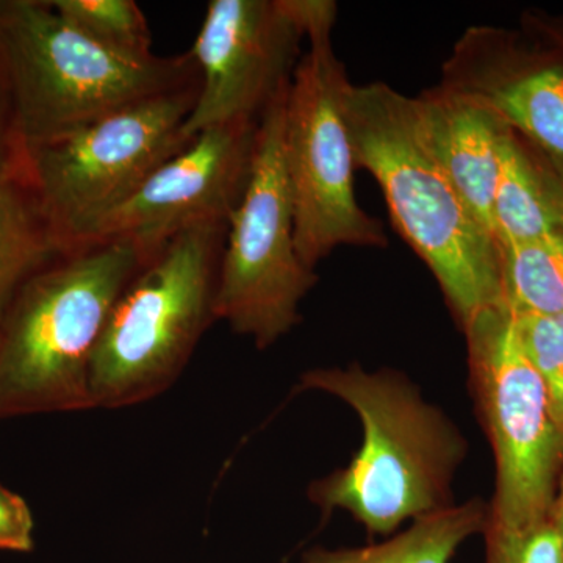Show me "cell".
<instances>
[{"mask_svg":"<svg viewBox=\"0 0 563 563\" xmlns=\"http://www.w3.org/2000/svg\"><path fill=\"white\" fill-rule=\"evenodd\" d=\"M258 121L233 122L199 133L96 222L77 251L124 240L135 244L150 262L187 229L206 222L228 224L250 179Z\"/></svg>","mask_w":563,"mask_h":563,"instance_id":"8fae6325","label":"cell"},{"mask_svg":"<svg viewBox=\"0 0 563 563\" xmlns=\"http://www.w3.org/2000/svg\"><path fill=\"white\" fill-rule=\"evenodd\" d=\"M287 95L269 103L258 121L250 179L229 218L214 292L217 320L258 350L273 346L299 324L303 298L318 282L296 247L284 154Z\"/></svg>","mask_w":563,"mask_h":563,"instance_id":"ba28073f","label":"cell"},{"mask_svg":"<svg viewBox=\"0 0 563 563\" xmlns=\"http://www.w3.org/2000/svg\"><path fill=\"white\" fill-rule=\"evenodd\" d=\"M336 21L307 35L285 102L284 154L290 180L299 257L309 268L343 246H388L384 224L366 213L354 188V147L347 128L350 77L332 46Z\"/></svg>","mask_w":563,"mask_h":563,"instance_id":"52a82bcc","label":"cell"},{"mask_svg":"<svg viewBox=\"0 0 563 563\" xmlns=\"http://www.w3.org/2000/svg\"><path fill=\"white\" fill-rule=\"evenodd\" d=\"M191 54L128 57L88 38L46 0H0L7 136L29 146L195 85Z\"/></svg>","mask_w":563,"mask_h":563,"instance_id":"3957f363","label":"cell"},{"mask_svg":"<svg viewBox=\"0 0 563 563\" xmlns=\"http://www.w3.org/2000/svg\"><path fill=\"white\" fill-rule=\"evenodd\" d=\"M515 321L526 355L542 377L551 412L563 431V313L515 314Z\"/></svg>","mask_w":563,"mask_h":563,"instance_id":"d6986e66","label":"cell"},{"mask_svg":"<svg viewBox=\"0 0 563 563\" xmlns=\"http://www.w3.org/2000/svg\"><path fill=\"white\" fill-rule=\"evenodd\" d=\"M485 563H563V544L550 520L504 526L487 518Z\"/></svg>","mask_w":563,"mask_h":563,"instance_id":"ffe728a7","label":"cell"},{"mask_svg":"<svg viewBox=\"0 0 563 563\" xmlns=\"http://www.w3.org/2000/svg\"><path fill=\"white\" fill-rule=\"evenodd\" d=\"M60 257L0 120V321L25 282Z\"/></svg>","mask_w":563,"mask_h":563,"instance_id":"9a60e30c","label":"cell"},{"mask_svg":"<svg viewBox=\"0 0 563 563\" xmlns=\"http://www.w3.org/2000/svg\"><path fill=\"white\" fill-rule=\"evenodd\" d=\"M488 506L473 498L417 518L406 531L362 548H312L302 563H450L459 548L487 525Z\"/></svg>","mask_w":563,"mask_h":563,"instance_id":"2e32d148","label":"cell"},{"mask_svg":"<svg viewBox=\"0 0 563 563\" xmlns=\"http://www.w3.org/2000/svg\"><path fill=\"white\" fill-rule=\"evenodd\" d=\"M470 385L495 455L496 487L488 520L526 526L548 520L563 463V431L551 412L507 303L462 328Z\"/></svg>","mask_w":563,"mask_h":563,"instance_id":"9c48e42d","label":"cell"},{"mask_svg":"<svg viewBox=\"0 0 563 563\" xmlns=\"http://www.w3.org/2000/svg\"><path fill=\"white\" fill-rule=\"evenodd\" d=\"M501 268L515 314L563 313V235L501 247Z\"/></svg>","mask_w":563,"mask_h":563,"instance_id":"e0dca14e","label":"cell"},{"mask_svg":"<svg viewBox=\"0 0 563 563\" xmlns=\"http://www.w3.org/2000/svg\"><path fill=\"white\" fill-rule=\"evenodd\" d=\"M228 224L174 236L122 291L90 366L92 409H121L168 390L214 317Z\"/></svg>","mask_w":563,"mask_h":563,"instance_id":"5b68a950","label":"cell"},{"mask_svg":"<svg viewBox=\"0 0 563 563\" xmlns=\"http://www.w3.org/2000/svg\"><path fill=\"white\" fill-rule=\"evenodd\" d=\"M146 263L117 240L63 255L25 282L0 321V418L92 409V354Z\"/></svg>","mask_w":563,"mask_h":563,"instance_id":"277c9868","label":"cell"},{"mask_svg":"<svg viewBox=\"0 0 563 563\" xmlns=\"http://www.w3.org/2000/svg\"><path fill=\"white\" fill-rule=\"evenodd\" d=\"M49 5L107 49L135 58L154 55L150 25L133 0H51Z\"/></svg>","mask_w":563,"mask_h":563,"instance_id":"ac0fdd59","label":"cell"},{"mask_svg":"<svg viewBox=\"0 0 563 563\" xmlns=\"http://www.w3.org/2000/svg\"><path fill=\"white\" fill-rule=\"evenodd\" d=\"M199 84L155 96L55 139L14 146V157L63 255L195 139L184 132Z\"/></svg>","mask_w":563,"mask_h":563,"instance_id":"8992f818","label":"cell"},{"mask_svg":"<svg viewBox=\"0 0 563 563\" xmlns=\"http://www.w3.org/2000/svg\"><path fill=\"white\" fill-rule=\"evenodd\" d=\"M499 247L563 235V179L523 139L504 129L493 206Z\"/></svg>","mask_w":563,"mask_h":563,"instance_id":"5bb4252c","label":"cell"},{"mask_svg":"<svg viewBox=\"0 0 563 563\" xmlns=\"http://www.w3.org/2000/svg\"><path fill=\"white\" fill-rule=\"evenodd\" d=\"M33 528L35 523L27 503L0 485V551H32Z\"/></svg>","mask_w":563,"mask_h":563,"instance_id":"44dd1931","label":"cell"},{"mask_svg":"<svg viewBox=\"0 0 563 563\" xmlns=\"http://www.w3.org/2000/svg\"><path fill=\"white\" fill-rule=\"evenodd\" d=\"M303 40L295 0H211L190 52L201 81L185 135L261 120L290 87Z\"/></svg>","mask_w":563,"mask_h":563,"instance_id":"30bf717a","label":"cell"},{"mask_svg":"<svg viewBox=\"0 0 563 563\" xmlns=\"http://www.w3.org/2000/svg\"><path fill=\"white\" fill-rule=\"evenodd\" d=\"M440 87L492 111L563 179V54L521 29L473 25L442 65Z\"/></svg>","mask_w":563,"mask_h":563,"instance_id":"7c38bea8","label":"cell"},{"mask_svg":"<svg viewBox=\"0 0 563 563\" xmlns=\"http://www.w3.org/2000/svg\"><path fill=\"white\" fill-rule=\"evenodd\" d=\"M344 111L357 169L379 185L396 231L435 277L461 329L506 303L501 247L444 172L417 98L384 81L351 84Z\"/></svg>","mask_w":563,"mask_h":563,"instance_id":"6da1fadb","label":"cell"},{"mask_svg":"<svg viewBox=\"0 0 563 563\" xmlns=\"http://www.w3.org/2000/svg\"><path fill=\"white\" fill-rule=\"evenodd\" d=\"M417 101L444 172L474 217L493 233L506 125L481 103L440 85L422 91Z\"/></svg>","mask_w":563,"mask_h":563,"instance_id":"4fadbf2b","label":"cell"},{"mask_svg":"<svg viewBox=\"0 0 563 563\" xmlns=\"http://www.w3.org/2000/svg\"><path fill=\"white\" fill-rule=\"evenodd\" d=\"M520 29L536 38L551 44L563 54V16L539 9H528L521 13Z\"/></svg>","mask_w":563,"mask_h":563,"instance_id":"7402d4cb","label":"cell"},{"mask_svg":"<svg viewBox=\"0 0 563 563\" xmlns=\"http://www.w3.org/2000/svg\"><path fill=\"white\" fill-rule=\"evenodd\" d=\"M298 388L342 399L363 428L351 462L310 484L309 499L322 512L343 510L369 536H391L407 520L453 506L454 477L468 444L404 374L366 372L354 363L309 369Z\"/></svg>","mask_w":563,"mask_h":563,"instance_id":"7a4b0ae2","label":"cell"},{"mask_svg":"<svg viewBox=\"0 0 563 563\" xmlns=\"http://www.w3.org/2000/svg\"><path fill=\"white\" fill-rule=\"evenodd\" d=\"M550 523L553 525L555 532L561 537L563 544V463L561 473H559L558 487H555V495L553 499V506H551L550 517H548Z\"/></svg>","mask_w":563,"mask_h":563,"instance_id":"603a6c76","label":"cell"}]
</instances>
